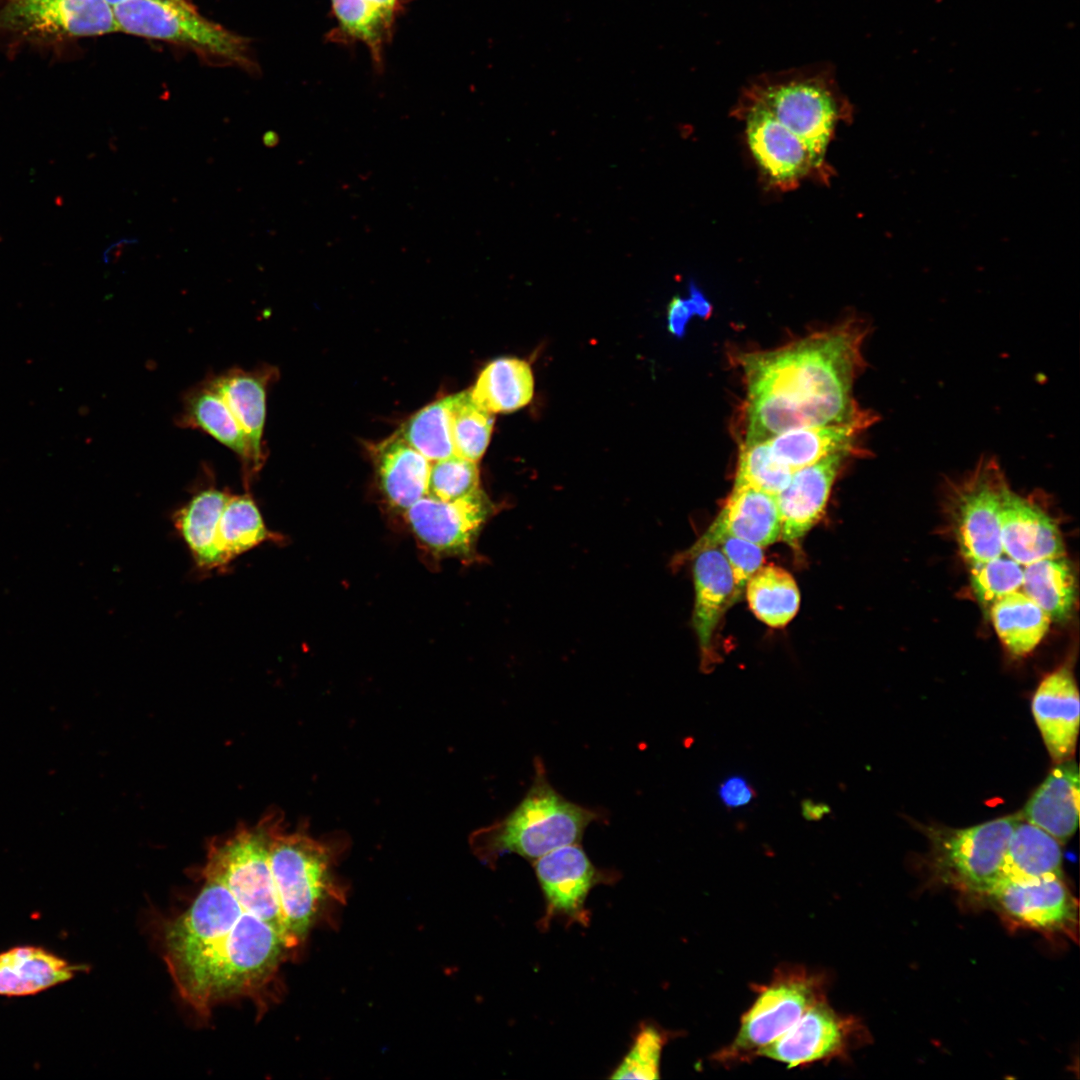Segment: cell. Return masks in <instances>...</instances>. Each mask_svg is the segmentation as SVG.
<instances>
[{"instance_id":"13","label":"cell","mask_w":1080,"mask_h":1080,"mask_svg":"<svg viewBox=\"0 0 1080 1080\" xmlns=\"http://www.w3.org/2000/svg\"><path fill=\"white\" fill-rule=\"evenodd\" d=\"M857 1018L835 1011L826 998L812 1005L785 1033L763 1047L766 1057L789 1068L846 1057L864 1040Z\"/></svg>"},{"instance_id":"48","label":"cell","mask_w":1080,"mask_h":1080,"mask_svg":"<svg viewBox=\"0 0 1080 1080\" xmlns=\"http://www.w3.org/2000/svg\"><path fill=\"white\" fill-rule=\"evenodd\" d=\"M371 6L395 15L400 8V0H364Z\"/></svg>"},{"instance_id":"38","label":"cell","mask_w":1080,"mask_h":1080,"mask_svg":"<svg viewBox=\"0 0 1080 1080\" xmlns=\"http://www.w3.org/2000/svg\"><path fill=\"white\" fill-rule=\"evenodd\" d=\"M792 474L774 458L767 441L742 442L735 486L747 485L777 496L789 484Z\"/></svg>"},{"instance_id":"39","label":"cell","mask_w":1080,"mask_h":1080,"mask_svg":"<svg viewBox=\"0 0 1080 1080\" xmlns=\"http://www.w3.org/2000/svg\"><path fill=\"white\" fill-rule=\"evenodd\" d=\"M969 566L972 589L984 605L991 606L1001 597L1022 588L1023 566L1007 555Z\"/></svg>"},{"instance_id":"17","label":"cell","mask_w":1080,"mask_h":1080,"mask_svg":"<svg viewBox=\"0 0 1080 1080\" xmlns=\"http://www.w3.org/2000/svg\"><path fill=\"white\" fill-rule=\"evenodd\" d=\"M848 453L829 455L793 472L776 496L781 519L780 538L793 548L822 517L832 485Z\"/></svg>"},{"instance_id":"47","label":"cell","mask_w":1080,"mask_h":1080,"mask_svg":"<svg viewBox=\"0 0 1080 1080\" xmlns=\"http://www.w3.org/2000/svg\"><path fill=\"white\" fill-rule=\"evenodd\" d=\"M137 238H122L117 243L113 244L106 252V261H117L123 254L126 247L137 244Z\"/></svg>"},{"instance_id":"24","label":"cell","mask_w":1080,"mask_h":1080,"mask_svg":"<svg viewBox=\"0 0 1080 1080\" xmlns=\"http://www.w3.org/2000/svg\"><path fill=\"white\" fill-rule=\"evenodd\" d=\"M177 424L203 431L233 451L241 462L246 490L256 478L249 442L222 397L206 379L185 393Z\"/></svg>"},{"instance_id":"30","label":"cell","mask_w":1080,"mask_h":1080,"mask_svg":"<svg viewBox=\"0 0 1080 1080\" xmlns=\"http://www.w3.org/2000/svg\"><path fill=\"white\" fill-rule=\"evenodd\" d=\"M991 620L1001 642L1015 656L1036 648L1052 622L1049 615L1023 591L1011 592L990 606Z\"/></svg>"},{"instance_id":"6","label":"cell","mask_w":1080,"mask_h":1080,"mask_svg":"<svg viewBox=\"0 0 1080 1080\" xmlns=\"http://www.w3.org/2000/svg\"><path fill=\"white\" fill-rule=\"evenodd\" d=\"M830 984L824 971L785 964L775 969L767 985L758 986L757 997L742 1015L735 1038L713 1055L723 1065L750 1062L816 1002L826 998Z\"/></svg>"},{"instance_id":"21","label":"cell","mask_w":1080,"mask_h":1080,"mask_svg":"<svg viewBox=\"0 0 1080 1080\" xmlns=\"http://www.w3.org/2000/svg\"><path fill=\"white\" fill-rule=\"evenodd\" d=\"M1032 712L1051 758L1058 763L1070 759L1079 732V693L1069 668L1063 666L1042 680Z\"/></svg>"},{"instance_id":"11","label":"cell","mask_w":1080,"mask_h":1080,"mask_svg":"<svg viewBox=\"0 0 1080 1080\" xmlns=\"http://www.w3.org/2000/svg\"><path fill=\"white\" fill-rule=\"evenodd\" d=\"M986 898L1014 927L1078 938V902L1063 877L1003 878Z\"/></svg>"},{"instance_id":"18","label":"cell","mask_w":1080,"mask_h":1080,"mask_svg":"<svg viewBox=\"0 0 1080 1080\" xmlns=\"http://www.w3.org/2000/svg\"><path fill=\"white\" fill-rule=\"evenodd\" d=\"M724 535L743 539L762 548L779 540L781 519L776 496L751 486L734 485L714 522L687 555L714 546Z\"/></svg>"},{"instance_id":"23","label":"cell","mask_w":1080,"mask_h":1080,"mask_svg":"<svg viewBox=\"0 0 1080 1080\" xmlns=\"http://www.w3.org/2000/svg\"><path fill=\"white\" fill-rule=\"evenodd\" d=\"M876 420H858L798 428L769 440L774 458L792 472L837 453L863 454L859 438Z\"/></svg>"},{"instance_id":"40","label":"cell","mask_w":1080,"mask_h":1080,"mask_svg":"<svg viewBox=\"0 0 1080 1080\" xmlns=\"http://www.w3.org/2000/svg\"><path fill=\"white\" fill-rule=\"evenodd\" d=\"M667 1041L668 1036L664 1031L652 1024H642L629 1051L610 1078L658 1079L660 1058Z\"/></svg>"},{"instance_id":"32","label":"cell","mask_w":1080,"mask_h":1080,"mask_svg":"<svg viewBox=\"0 0 1080 1080\" xmlns=\"http://www.w3.org/2000/svg\"><path fill=\"white\" fill-rule=\"evenodd\" d=\"M276 538L278 536L267 528L249 490L243 494H230L216 535V548L222 568L239 555Z\"/></svg>"},{"instance_id":"19","label":"cell","mask_w":1080,"mask_h":1080,"mask_svg":"<svg viewBox=\"0 0 1080 1080\" xmlns=\"http://www.w3.org/2000/svg\"><path fill=\"white\" fill-rule=\"evenodd\" d=\"M693 561L695 606L693 625L698 637L701 670L711 672L719 662L713 635L724 611L731 606L734 583L729 564L716 546L700 549Z\"/></svg>"},{"instance_id":"34","label":"cell","mask_w":1080,"mask_h":1080,"mask_svg":"<svg viewBox=\"0 0 1080 1080\" xmlns=\"http://www.w3.org/2000/svg\"><path fill=\"white\" fill-rule=\"evenodd\" d=\"M745 589L750 609L770 627L786 626L799 609L800 594L796 582L781 567L761 566Z\"/></svg>"},{"instance_id":"27","label":"cell","mask_w":1080,"mask_h":1080,"mask_svg":"<svg viewBox=\"0 0 1080 1080\" xmlns=\"http://www.w3.org/2000/svg\"><path fill=\"white\" fill-rule=\"evenodd\" d=\"M79 970L42 947H14L0 953V995H34L69 981Z\"/></svg>"},{"instance_id":"42","label":"cell","mask_w":1080,"mask_h":1080,"mask_svg":"<svg viewBox=\"0 0 1080 1080\" xmlns=\"http://www.w3.org/2000/svg\"><path fill=\"white\" fill-rule=\"evenodd\" d=\"M714 546L723 553L732 573L734 590L730 604L733 605L741 598L750 578L762 566L763 548L729 535L720 537Z\"/></svg>"},{"instance_id":"15","label":"cell","mask_w":1080,"mask_h":1080,"mask_svg":"<svg viewBox=\"0 0 1080 1080\" xmlns=\"http://www.w3.org/2000/svg\"><path fill=\"white\" fill-rule=\"evenodd\" d=\"M732 113L744 122L752 156L777 188L794 189L809 177L829 182L804 143L768 112L736 103Z\"/></svg>"},{"instance_id":"26","label":"cell","mask_w":1080,"mask_h":1080,"mask_svg":"<svg viewBox=\"0 0 1080 1080\" xmlns=\"http://www.w3.org/2000/svg\"><path fill=\"white\" fill-rule=\"evenodd\" d=\"M372 450L380 488L393 507L404 512L427 495L430 461L398 433Z\"/></svg>"},{"instance_id":"2","label":"cell","mask_w":1080,"mask_h":1080,"mask_svg":"<svg viewBox=\"0 0 1080 1080\" xmlns=\"http://www.w3.org/2000/svg\"><path fill=\"white\" fill-rule=\"evenodd\" d=\"M291 948L268 923L245 911L223 885L205 881L165 935V961L180 996L200 1015L256 994Z\"/></svg>"},{"instance_id":"5","label":"cell","mask_w":1080,"mask_h":1080,"mask_svg":"<svg viewBox=\"0 0 1080 1080\" xmlns=\"http://www.w3.org/2000/svg\"><path fill=\"white\" fill-rule=\"evenodd\" d=\"M339 839H315L305 828L286 833L281 820L270 840L269 864L288 939L296 947L325 905L344 896L333 874Z\"/></svg>"},{"instance_id":"33","label":"cell","mask_w":1080,"mask_h":1080,"mask_svg":"<svg viewBox=\"0 0 1080 1080\" xmlns=\"http://www.w3.org/2000/svg\"><path fill=\"white\" fill-rule=\"evenodd\" d=\"M1023 567L1022 591L1052 621L1066 620L1076 599V580L1070 561L1062 556L1042 559Z\"/></svg>"},{"instance_id":"49","label":"cell","mask_w":1080,"mask_h":1080,"mask_svg":"<svg viewBox=\"0 0 1080 1080\" xmlns=\"http://www.w3.org/2000/svg\"><path fill=\"white\" fill-rule=\"evenodd\" d=\"M279 141H280L279 135L273 130H269V131L265 132L263 134V136H262V142L268 148H273V147L277 146Z\"/></svg>"},{"instance_id":"8","label":"cell","mask_w":1080,"mask_h":1080,"mask_svg":"<svg viewBox=\"0 0 1080 1080\" xmlns=\"http://www.w3.org/2000/svg\"><path fill=\"white\" fill-rule=\"evenodd\" d=\"M279 820L270 816L255 827L214 842L201 875L205 881L226 887L245 911L268 923L293 948L269 864L271 835Z\"/></svg>"},{"instance_id":"41","label":"cell","mask_w":1080,"mask_h":1080,"mask_svg":"<svg viewBox=\"0 0 1080 1080\" xmlns=\"http://www.w3.org/2000/svg\"><path fill=\"white\" fill-rule=\"evenodd\" d=\"M479 484L477 462L454 455L431 465L427 495L442 501L456 500L478 491Z\"/></svg>"},{"instance_id":"20","label":"cell","mask_w":1080,"mask_h":1080,"mask_svg":"<svg viewBox=\"0 0 1080 1080\" xmlns=\"http://www.w3.org/2000/svg\"><path fill=\"white\" fill-rule=\"evenodd\" d=\"M1000 538L1003 553L1022 566L1065 556L1055 521L1011 489L1006 492L1000 510Z\"/></svg>"},{"instance_id":"36","label":"cell","mask_w":1080,"mask_h":1080,"mask_svg":"<svg viewBox=\"0 0 1080 1080\" xmlns=\"http://www.w3.org/2000/svg\"><path fill=\"white\" fill-rule=\"evenodd\" d=\"M453 396L439 399L412 415L397 432L429 461L455 455L451 431Z\"/></svg>"},{"instance_id":"7","label":"cell","mask_w":1080,"mask_h":1080,"mask_svg":"<svg viewBox=\"0 0 1080 1080\" xmlns=\"http://www.w3.org/2000/svg\"><path fill=\"white\" fill-rule=\"evenodd\" d=\"M120 32L166 41L252 71L249 40L201 16L188 2L125 0L113 6Z\"/></svg>"},{"instance_id":"28","label":"cell","mask_w":1080,"mask_h":1080,"mask_svg":"<svg viewBox=\"0 0 1080 1080\" xmlns=\"http://www.w3.org/2000/svg\"><path fill=\"white\" fill-rule=\"evenodd\" d=\"M230 492L214 486L198 490L173 515L178 534L201 570L222 568L216 548L218 523Z\"/></svg>"},{"instance_id":"43","label":"cell","mask_w":1080,"mask_h":1080,"mask_svg":"<svg viewBox=\"0 0 1080 1080\" xmlns=\"http://www.w3.org/2000/svg\"><path fill=\"white\" fill-rule=\"evenodd\" d=\"M717 794L721 803L728 809L747 806L757 795L747 778L738 774L725 778L719 784Z\"/></svg>"},{"instance_id":"1","label":"cell","mask_w":1080,"mask_h":1080,"mask_svg":"<svg viewBox=\"0 0 1080 1080\" xmlns=\"http://www.w3.org/2000/svg\"><path fill=\"white\" fill-rule=\"evenodd\" d=\"M869 327L850 319L781 348L743 354L746 383L744 439L760 442L798 428L877 420L853 398L864 369Z\"/></svg>"},{"instance_id":"51","label":"cell","mask_w":1080,"mask_h":1080,"mask_svg":"<svg viewBox=\"0 0 1080 1080\" xmlns=\"http://www.w3.org/2000/svg\"><path fill=\"white\" fill-rule=\"evenodd\" d=\"M6 1H11V0H6Z\"/></svg>"},{"instance_id":"3","label":"cell","mask_w":1080,"mask_h":1080,"mask_svg":"<svg viewBox=\"0 0 1080 1080\" xmlns=\"http://www.w3.org/2000/svg\"><path fill=\"white\" fill-rule=\"evenodd\" d=\"M534 764L533 781L518 805L471 833L470 847L484 864L492 866L510 853L533 862L554 849L580 843L586 828L601 818L599 811L562 796L550 784L541 759Z\"/></svg>"},{"instance_id":"22","label":"cell","mask_w":1080,"mask_h":1080,"mask_svg":"<svg viewBox=\"0 0 1080 1080\" xmlns=\"http://www.w3.org/2000/svg\"><path fill=\"white\" fill-rule=\"evenodd\" d=\"M272 367L252 370L232 368L207 380L222 397L242 428L251 449L256 474L262 469L267 454L263 442L266 418V394L275 377Z\"/></svg>"},{"instance_id":"29","label":"cell","mask_w":1080,"mask_h":1080,"mask_svg":"<svg viewBox=\"0 0 1080 1080\" xmlns=\"http://www.w3.org/2000/svg\"><path fill=\"white\" fill-rule=\"evenodd\" d=\"M534 393L529 364L516 358H499L480 373L470 395L490 413H508L527 405Z\"/></svg>"},{"instance_id":"16","label":"cell","mask_w":1080,"mask_h":1080,"mask_svg":"<svg viewBox=\"0 0 1080 1080\" xmlns=\"http://www.w3.org/2000/svg\"><path fill=\"white\" fill-rule=\"evenodd\" d=\"M546 903L543 927L555 916L587 925L585 902L592 888L611 878L591 862L579 843L554 849L533 861Z\"/></svg>"},{"instance_id":"50","label":"cell","mask_w":1080,"mask_h":1080,"mask_svg":"<svg viewBox=\"0 0 1080 1080\" xmlns=\"http://www.w3.org/2000/svg\"><path fill=\"white\" fill-rule=\"evenodd\" d=\"M106 1L114 6L115 4H118V3L122 2V1H125V0H106ZM177 1L185 2L187 0H177Z\"/></svg>"},{"instance_id":"9","label":"cell","mask_w":1080,"mask_h":1080,"mask_svg":"<svg viewBox=\"0 0 1080 1080\" xmlns=\"http://www.w3.org/2000/svg\"><path fill=\"white\" fill-rule=\"evenodd\" d=\"M1021 813L963 829L929 832L938 874L958 889L987 894L1002 880L1005 854Z\"/></svg>"},{"instance_id":"14","label":"cell","mask_w":1080,"mask_h":1080,"mask_svg":"<svg viewBox=\"0 0 1080 1080\" xmlns=\"http://www.w3.org/2000/svg\"><path fill=\"white\" fill-rule=\"evenodd\" d=\"M495 511L494 503L479 489L451 501L426 495L405 510L404 516L418 540L432 552L469 557L481 529Z\"/></svg>"},{"instance_id":"10","label":"cell","mask_w":1080,"mask_h":1080,"mask_svg":"<svg viewBox=\"0 0 1080 1080\" xmlns=\"http://www.w3.org/2000/svg\"><path fill=\"white\" fill-rule=\"evenodd\" d=\"M1010 489L996 459L983 458L949 491L948 512L960 553L969 565L1003 554L1000 510Z\"/></svg>"},{"instance_id":"44","label":"cell","mask_w":1080,"mask_h":1080,"mask_svg":"<svg viewBox=\"0 0 1080 1080\" xmlns=\"http://www.w3.org/2000/svg\"><path fill=\"white\" fill-rule=\"evenodd\" d=\"M693 315H697V310L689 297H674L667 310V325L671 334L676 337L684 336L687 323Z\"/></svg>"},{"instance_id":"45","label":"cell","mask_w":1080,"mask_h":1080,"mask_svg":"<svg viewBox=\"0 0 1080 1080\" xmlns=\"http://www.w3.org/2000/svg\"><path fill=\"white\" fill-rule=\"evenodd\" d=\"M801 815L807 821H820L831 814V807L825 802L803 799L800 803Z\"/></svg>"},{"instance_id":"35","label":"cell","mask_w":1080,"mask_h":1080,"mask_svg":"<svg viewBox=\"0 0 1080 1080\" xmlns=\"http://www.w3.org/2000/svg\"><path fill=\"white\" fill-rule=\"evenodd\" d=\"M331 7L338 24L337 32H333L335 36L362 42L380 65L383 48L391 38L395 15L364 0H331Z\"/></svg>"},{"instance_id":"25","label":"cell","mask_w":1080,"mask_h":1080,"mask_svg":"<svg viewBox=\"0 0 1080 1080\" xmlns=\"http://www.w3.org/2000/svg\"><path fill=\"white\" fill-rule=\"evenodd\" d=\"M1022 817L1061 844L1076 832L1079 820V769L1065 760L1049 773L1026 803Z\"/></svg>"},{"instance_id":"37","label":"cell","mask_w":1080,"mask_h":1080,"mask_svg":"<svg viewBox=\"0 0 1080 1080\" xmlns=\"http://www.w3.org/2000/svg\"><path fill=\"white\" fill-rule=\"evenodd\" d=\"M452 396L451 431L455 456L477 462L489 443L493 413L477 406L468 391Z\"/></svg>"},{"instance_id":"31","label":"cell","mask_w":1080,"mask_h":1080,"mask_svg":"<svg viewBox=\"0 0 1080 1080\" xmlns=\"http://www.w3.org/2000/svg\"><path fill=\"white\" fill-rule=\"evenodd\" d=\"M1062 872L1061 843L1021 817L1008 843L1003 878L1063 877Z\"/></svg>"},{"instance_id":"12","label":"cell","mask_w":1080,"mask_h":1080,"mask_svg":"<svg viewBox=\"0 0 1080 1080\" xmlns=\"http://www.w3.org/2000/svg\"><path fill=\"white\" fill-rule=\"evenodd\" d=\"M106 0H11L0 8V32L28 40H61L118 32Z\"/></svg>"},{"instance_id":"4","label":"cell","mask_w":1080,"mask_h":1080,"mask_svg":"<svg viewBox=\"0 0 1080 1080\" xmlns=\"http://www.w3.org/2000/svg\"><path fill=\"white\" fill-rule=\"evenodd\" d=\"M736 103L759 107L797 136L818 167L831 176L826 152L837 125L851 120L852 107L830 67L805 66L759 75Z\"/></svg>"},{"instance_id":"46","label":"cell","mask_w":1080,"mask_h":1080,"mask_svg":"<svg viewBox=\"0 0 1080 1080\" xmlns=\"http://www.w3.org/2000/svg\"><path fill=\"white\" fill-rule=\"evenodd\" d=\"M689 298L692 300L693 304L696 307L697 316L701 318H707L710 316L712 311L711 303L694 283H690Z\"/></svg>"}]
</instances>
